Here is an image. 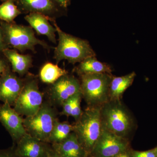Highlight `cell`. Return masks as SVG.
<instances>
[{"label":"cell","instance_id":"cell-28","mask_svg":"<svg viewBox=\"0 0 157 157\" xmlns=\"http://www.w3.org/2000/svg\"><path fill=\"white\" fill-rule=\"evenodd\" d=\"M9 64H8L7 61H6L5 63L2 64L0 65V75L5 71L7 67L9 66Z\"/></svg>","mask_w":157,"mask_h":157},{"label":"cell","instance_id":"cell-10","mask_svg":"<svg viewBox=\"0 0 157 157\" xmlns=\"http://www.w3.org/2000/svg\"><path fill=\"white\" fill-rule=\"evenodd\" d=\"M15 4L22 13H39L54 19L64 9L56 0H15Z\"/></svg>","mask_w":157,"mask_h":157},{"label":"cell","instance_id":"cell-25","mask_svg":"<svg viewBox=\"0 0 157 157\" xmlns=\"http://www.w3.org/2000/svg\"><path fill=\"white\" fill-rule=\"evenodd\" d=\"M0 157H18L14 153L13 147L7 149L0 150Z\"/></svg>","mask_w":157,"mask_h":157},{"label":"cell","instance_id":"cell-18","mask_svg":"<svg viewBox=\"0 0 157 157\" xmlns=\"http://www.w3.org/2000/svg\"><path fill=\"white\" fill-rule=\"evenodd\" d=\"M79 76L90 73H107L111 74V67L105 63L98 61L95 56L90 57L79 63L76 69Z\"/></svg>","mask_w":157,"mask_h":157},{"label":"cell","instance_id":"cell-32","mask_svg":"<svg viewBox=\"0 0 157 157\" xmlns=\"http://www.w3.org/2000/svg\"><path fill=\"white\" fill-rule=\"evenodd\" d=\"M0 1H2V2H5V1H6V0H0Z\"/></svg>","mask_w":157,"mask_h":157},{"label":"cell","instance_id":"cell-1","mask_svg":"<svg viewBox=\"0 0 157 157\" xmlns=\"http://www.w3.org/2000/svg\"><path fill=\"white\" fill-rule=\"evenodd\" d=\"M103 128L113 134L128 139L136 129L135 118L120 101H109L101 107Z\"/></svg>","mask_w":157,"mask_h":157},{"label":"cell","instance_id":"cell-16","mask_svg":"<svg viewBox=\"0 0 157 157\" xmlns=\"http://www.w3.org/2000/svg\"><path fill=\"white\" fill-rule=\"evenodd\" d=\"M2 54L11 64L12 71L20 76L27 73L32 67L33 58L30 55L21 54L17 50L10 48L3 51Z\"/></svg>","mask_w":157,"mask_h":157},{"label":"cell","instance_id":"cell-33","mask_svg":"<svg viewBox=\"0 0 157 157\" xmlns=\"http://www.w3.org/2000/svg\"></svg>","mask_w":157,"mask_h":157},{"label":"cell","instance_id":"cell-21","mask_svg":"<svg viewBox=\"0 0 157 157\" xmlns=\"http://www.w3.org/2000/svg\"><path fill=\"white\" fill-rule=\"evenodd\" d=\"M21 14L15 4V0H6L0 5V20L2 21L14 22V19Z\"/></svg>","mask_w":157,"mask_h":157},{"label":"cell","instance_id":"cell-5","mask_svg":"<svg viewBox=\"0 0 157 157\" xmlns=\"http://www.w3.org/2000/svg\"><path fill=\"white\" fill-rule=\"evenodd\" d=\"M1 25L5 42L9 48H13L21 52L28 50L34 52L35 46L39 45L47 50L51 49L50 46L45 41L37 39L31 27L2 21Z\"/></svg>","mask_w":157,"mask_h":157},{"label":"cell","instance_id":"cell-27","mask_svg":"<svg viewBox=\"0 0 157 157\" xmlns=\"http://www.w3.org/2000/svg\"><path fill=\"white\" fill-rule=\"evenodd\" d=\"M62 8L66 9L70 4V0H56Z\"/></svg>","mask_w":157,"mask_h":157},{"label":"cell","instance_id":"cell-2","mask_svg":"<svg viewBox=\"0 0 157 157\" xmlns=\"http://www.w3.org/2000/svg\"><path fill=\"white\" fill-rule=\"evenodd\" d=\"M48 18L56 29L58 35V44L55 48L54 55L57 64L63 60H67L74 64L90 57L96 56L87 41L65 33L58 25L55 19Z\"/></svg>","mask_w":157,"mask_h":157},{"label":"cell","instance_id":"cell-19","mask_svg":"<svg viewBox=\"0 0 157 157\" xmlns=\"http://www.w3.org/2000/svg\"><path fill=\"white\" fill-rule=\"evenodd\" d=\"M67 74V70L60 68L57 65L47 63L42 66L39 76L41 81L44 83L52 84L62 76Z\"/></svg>","mask_w":157,"mask_h":157},{"label":"cell","instance_id":"cell-4","mask_svg":"<svg viewBox=\"0 0 157 157\" xmlns=\"http://www.w3.org/2000/svg\"><path fill=\"white\" fill-rule=\"evenodd\" d=\"M112 74L90 73L80 76L82 98L90 107H100L109 101Z\"/></svg>","mask_w":157,"mask_h":157},{"label":"cell","instance_id":"cell-26","mask_svg":"<svg viewBox=\"0 0 157 157\" xmlns=\"http://www.w3.org/2000/svg\"><path fill=\"white\" fill-rule=\"evenodd\" d=\"M45 157H60V156L57 154L56 152L54 150L52 147L51 146L48 150Z\"/></svg>","mask_w":157,"mask_h":157},{"label":"cell","instance_id":"cell-30","mask_svg":"<svg viewBox=\"0 0 157 157\" xmlns=\"http://www.w3.org/2000/svg\"><path fill=\"white\" fill-rule=\"evenodd\" d=\"M6 61H7L6 59L0 56V65L2 64L5 63Z\"/></svg>","mask_w":157,"mask_h":157},{"label":"cell","instance_id":"cell-12","mask_svg":"<svg viewBox=\"0 0 157 157\" xmlns=\"http://www.w3.org/2000/svg\"><path fill=\"white\" fill-rule=\"evenodd\" d=\"M79 93H81L80 81L74 76L68 74L52 84L50 88L52 99L60 105Z\"/></svg>","mask_w":157,"mask_h":157},{"label":"cell","instance_id":"cell-11","mask_svg":"<svg viewBox=\"0 0 157 157\" xmlns=\"http://www.w3.org/2000/svg\"><path fill=\"white\" fill-rule=\"evenodd\" d=\"M20 115L9 104H0V122L16 143L27 134Z\"/></svg>","mask_w":157,"mask_h":157},{"label":"cell","instance_id":"cell-24","mask_svg":"<svg viewBox=\"0 0 157 157\" xmlns=\"http://www.w3.org/2000/svg\"><path fill=\"white\" fill-rule=\"evenodd\" d=\"M8 48H9L5 42L2 28L1 25V21L0 20V55L2 54L3 51Z\"/></svg>","mask_w":157,"mask_h":157},{"label":"cell","instance_id":"cell-8","mask_svg":"<svg viewBox=\"0 0 157 157\" xmlns=\"http://www.w3.org/2000/svg\"><path fill=\"white\" fill-rule=\"evenodd\" d=\"M128 139L120 137L103 128L91 154L94 157H115L128 150Z\"/></svg>","mask_w":157,"mask_h":157},{"label":"cell","instance_id":"cell-6","mask_svg":"<svg viewBox=\"0 0 157 157\" xmlns=\"http://www.w3.org/2000/svg\"><path fill=\"white\" fill-rule=\"evenodd\" d=\"M54 112L48 105L42 107L33 115L26 117L23 124L28 134L43 142H48L56 119Z\"/></svg>","mask_w":157,"mask_h":157},{"label":"cell","instance_id":"cell-9","mask_svg":"<svg viewBox=\"0 0 157 157\" xmlns=\"http://www.w3.org/2000/svg\"><path fill=\"white\" fill-rule=\"evenodd\" d=\"M24 83L8 66L0 75V101L14 106Z\"/></svg>","mask_w":157,"mask_h":157},{"label":"cell","instance_id":"cell-7","mask_svg":"<svg viewBox=\"0 0 157 157\" xmlns=\"http://www.w3.org/2000/svg\"><path fill=\"white\" fill-rule=\"evenodd\" d=\"M42 102L43 94L39 90L37 81L32 79L24 83L13 107L20 115L30 116L39 111Z\"/></svg>","mask_w":157,"mask_h":157},{"label":"cell","instance_id":"cell-13","mask_svg":"<svg viewBox=\"0 0 157 157\" xmlns=\"http://www.w3.org/2000/svg\"><path fill=\"white\" fill-rule=\"evenodd\" d=\"M50 147L46 142L27 133L13 147L14 153L18 157H45Z\"/></svg>","mask_w":157,"mask_h":157},{"label":"cell","instance_id":"cell-3","mask_svg":"<svg viewBox=\"0 0 157 157\" xmlns=\"http://www.w3.org/2000/svg\"><path fill=\"white\" fill-rule=\"evenodd\" d=\"M73 127L78 141L87 154H91L103 129L101 107L88 106Z\"/></svg>","mask_w":157,"mask_h":157},{"label":"cell","instance_id":"cell-20","mask_svg":"<svg viewBox=\"0 0 157 157\" xmlns=\"http://www.w3.org/2000/svg\"><path fill=\"white\" fill-rule=\"evenodd\" d=\"M73 125L70 124L67 122H61L56 121L48 142L54 144L62 142L73 132Z\"/></svg>","mask_w":157,"mask_h":157},{"label":"cell","instance_id":"cell-22","mask_svg":"<svg viewBox=\"0 0 157 157\" xmlns=\"http://www.w3.org/2000/svg\"><path fill=\"white\" fill-rule=\"evenodd\" d=\"M82 98L81 92L76 94L73 97V106H72V111L71 116L74 118L75 120H78L81 116L82 111L81 108V99Z\"/></svg>","mask_w":157,"mask_h":157},{"label":"cell","instance_id":"cell-29","mask_svg":"<svg viewBox=\"0 0 157 157\" xmlns=\"http://www.w3.org/2000/svg\"><path fill=\"white\" fill-rule=\"evenodd\" d=\"M115 157H133V156L131 155L128 152H127V150H126L119 154Z\"/></svg>","mask_w":157,"mask_h":157},{"label":"cell","instance_id":"cell-31","mask_svg":"<svg viewBox=\"0 0 157 157\" xmlns=\"http://www.w3.org/2000/svg\"><path fill=\"white\" fill-rule=\"evenodd\" d=\"M154 150H155V151L156 152V154L157 155V147H156V148H155L154 149Z\"/></svg>","mask_w":157,"mask_h":157},{"label":"cell","instance_id":"cell-15","mask_svg":"<svg viewBox=\"0 0 157 157\" xmlns=\"http://www.w3.org/2000/svg\"><path fill=\"white\" fill-rule=\"evenodd\" d=\"M24 18L37 34L45 36L51 42L56 44V29L51 24L48 17L39 13H31L27 14Z\"/></svg>","mask_w":157,"mask_h":157},{"label":"cell","instance_id":"cell-23","mask_svg":"<svg viewBox=\"0 0 157 157\" xmlns=\"http://www.w3.org/2000/svg\"><path fill=\"white\" fill-rule=\"evenodd\" d=\"M73 103V97L69 98L62 104L63 111H62V114L63 115L71 116Z\"/></svg>","mask_w":157,"mask_h":157},{"label":"cell","instance_id":"cell-14","mask_svg":"<svg viewBox=\"0 0 157 157\" xmlns=\"http://www.w3.org/2000/svg\"><path fill=\"white\" fill-rule=\"evenodd\" d=\"M52 147L60 157H87V153L73 132L65 140L52 144Z\"/></svg>","mask_w":157,"mask_h":157},{"label":"cell","instance_id":"cell-17","mask_svg":"<svg viewBox=\"0 0 157 157\" xmlns=\"http://www.w3.org/2000/svg\"><path fill=\"white\" fill-rule=\"evenodd\" d=\"M136 74L132 72L121 76H113L109 90V101L122 100L124 93L134 82Z\"/></svg>","mask_w":157,"mask_h":157}]
</instances>
